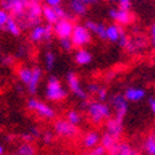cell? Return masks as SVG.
I'll use <instances>...</instances> for the list:
<instances>
[{
	"instance_id": "obj_32",
	"label": "cell",
	"mask_w": 155,
	"mask_h": 155,
	"mask_svg": "<svg viewBox=\"0 0 155 155\" xmlns=\"http://www.w3.org/2000/svg\"><path fill=\"white\" fill-rule=\"evenodd\" d=\"M10 15H9V12H6L5 10L3 9H0V30H4L5 29V25L9 20Z\"/></svg>"
},
{
	"instance_id": "obj_6",
	"label": "cell",
	"mask_w": 155,
	"mask_h": 155,
	"mask_svg": "<svg viewBox=\"0 0 155 155\" xmlns=\"http://www.w3.org/2000/svg\"><path fill=\"white\" fill-rule=\"evenodd\" d=\"M71 41L73 46L83 48L84 46L89 45L92 41V34L87 30V28L82 24H76L72 35H71Z\"/></svg>"
},
{
	"instance_id": "obj_25",
	"label": "cell",
	"mask_w": 155,
	"mask_h": 155,
	"mask_svg": "<svg viewBox=\"0 0 155 155\" xmlns=\"http://www.w3.org/2000/svg\"><path fill=\"white\" fill-rule=\"evenodd\" d=\"M42 18L45 19V21L47 22V25H51V26H54V25L60 20L56 15V11L54 8H50L47 5H42Z\"/></svg>"
},
{
	"instance_id": "obj_5",
	"label": "cell",
	"mask_w": 155,
	"mask_h": 155,
	"mask_svg": "<svg viewBox=\"0 0 155 155\" xmlns=\"http://www.w3.org/2000/svg\"><path fill=\"white\" fill-rule=\"evenodd\" d=\"M28 0H2L0 2V9L9 12V15L16 21H19L24 16Z\"/></svg>"
},
{
	"instance_id": "obj_22",
	"label": "cell",
	"mask_w": 155,
	"mask_h": 155,
	"mask_svg": "<svg viewBox=\"0 0 155 155\" xmlns=\"http://www.w3.org/2000/svg\"><path fill=\"white\" fill-rule=\"evenodd\" d=\"M74 61L77 64H81V66H86V64H89L93 60L92 54L89 52L86 48H78L74 52Z\"/></svg>"
},
{
	"instance_id": "obj_27",
	"label": "cell",
	"mask_w": 155,
	"mask_h": 155,
	"mask_svg": "<svg viewBox=\"0 0 155 155\" xmlns=\"http://www.w3.org/2000/svg\"><path fill=\"white\" fill-rule=\"evenodd\" d=\"M66 120L68 123H71L72 125L77 127V125H80L81 122H82V114L76 109H70L66 113Z\"/></svg>"
},
{
	"instance_id": "obj_13",
	"label": "cell",
	"mask_w": 155,
	"mask_h": 155,
	"mask_svg": "<svg viewBox=\"0 0 155 155\" xmlns=\"http://www.w3.org/2000/svg\"><path fill=\"white\" fill-rule=\"evenodd\" d=\"M123 120L122 119H118V118H109L108 120H106V133L110 134L112 137L119 139L123 134Z\"/></svg>"
},
{
	"instance_id": "obj_42",
	"label": "cell",
	"mask_w": 155,
	"mask_h": 155,
	"mask_svg": "<svg viewBox=\"0 0 155 155\" xmlns=\"http://www.w3.org/2000/svg\"><path fill=\"white\" fill-rule=\"evenodd\" d=\"M12 155H19V154H12Z\"/></svg>"
},
{
	"instance_id": "obj_21",
	"label": "cell",
	"mask_w": 155,
	"mask_h": 155,
	"mask_svg": "<svg viewBox=\"0 0 155 155\" xmlns=\"http://www.w3.org/2000/svg\"><path fill=\"white\" fill-rule=\"evenodd\" d=\"M68 8L72 14H74L76 16H84L88 10V5L86 4L84 0L83 2L82 0H71L68 3Z\"/></svg>"
},
{
	"instance_id": "obj_20",
	"label": "cell",
	"mask_w": 155,
	"mask_h": 155,
	"mask_svg": "<svg viewBox=\"0 0 155 155\" xmlns=\"http://www.w3.org/2000/svg\"><path fill=\"white\" fill-rule=\"evenodd\" d=\"M108 155H140L129 143H118V145L115 147Z\"/></svg>"
},
{
	"instance_id": "obj_19",
	"label": "cell",
	"mask_w": 155,
	"mask_h": 155,
	"mask_svg": "<svg viewBox=\"0 0 155 155\" xmlns=\"http://www.w3.org/2000/svg\"><path fill=\"white\" fill-rule=\"evenodd\" d=\"M99 141H101V135L92 130V132H88L83 135L82 138V145L86 149H94L96 147L99 145Z\"/></svg>"
},
{
	"instance_id": "obj_23",
	"label": "cell",
	"mask_w": 155,
	"mask_h": 155,
	"mask_svg": "<svg viewBox=\"0 0 155 155\" xmlns=\"http://www.w3.org/2000/svg\"><path fill=\"white\" fill-rule=\"evenodd\" d=\"M118 143H119V139L112 137V135L108 134V133L103 134V135L101 137V141H99L101 147H103V149H104L107 153H110L115 147L118 145Z\"/></svg>"
},
{
	"instance_id": "obj_38",
	"label": "cell",
	"mask_w": 155,
	"mask_h": 155,
	"mask_svg": "<svg viewBox=\"0 0 155 155\" xmlns=\"http://www.w3.org/2000/svg\"><path fill=\"white\" fill-rule=\"evenodd\" d=\"M0 62H2L3 64H5V66H11V64L14 63V57H11V56H3L2 58H0Z\"/></svg>"
},
{
	"instance_id": "obj_15",
	"label": "cell",
	"mask_w": 155,
	"mask_h": 155,
	"mask_svg": "<svg viewBox=\"0 0 155 155\" xmlns=\"http://www.w3.org/2000/svg\"><path fill=\"white\" fill-rule=\"evenodd\" d=\"M124 30L117 24H110L106 28V40L110 42H119L122 36H124Z\"/></svg>"
},
{
	"instance_id": "obj_7",
	"label": "cell",
	"mask_w": 155,
	"mask_h": 155,
	"mask_svg": "<svg viewBox=\"0 0 155 155\" xmlns=\"http://www.w3.org/2000/svg\"><path fill=\"white\" fill-rule=\"evenodd\" d=\"M54 36V28L51 25H36L30 30V40L32 42H48Z\"/></svg>"
},
{
	"instance_id": "obj_39",
	"label": "cell",
	"mask_w": 155,
	"mask_h": 155,
	"mask_svg": "<svg viewBox=\"0 0 155 155\" xmlns=\"http://www.w3.org/2000/svg\"><path fill=\"white\" fill-rule=\"evenodd\" d=\"M150 41L155 46V22H153L150 26Z\"/></svg>"
},
{
	"instance_id": "obj_43",
	"label": "cell",
	"mask_w": 155,
	"mask_h": 155,
	"mask_svg": "<svg viewBox=\"0 0 155 155\" xmlns=\"http://www.w3.org/2000/svg\"><path fill=\"white\" fill-rule=\"evenodd\" d=\"M83 155H87V154H83Z\"/></svg>"
},
{
	"instance_id": "obj_29",
	"label": "cell",
	"mask_w": 155,
	"mask_h": 155,
	"mask_svg": "<svg viewBox=\"0 0 155 155\" xmlns=\"http://www.w3.org/2000/svg\"><path fill=\"white\" fill-rule=\"evenodd\" d=\"M37 150L36 147L32 143H21L18 147V153L19 155H36Z\"/></svg>"
},
{
	"instance_id": "obj_18",
	"label": "cell",
	"mask_w": 155,
	"mask_h": 155,
	"mask_svg": "<svg viewBox=\"0 0 155 155\" xmlns=\"http://www.w3.org/2000/svg\"><path fill=\"white\" fill-rule=\"evenodd\" d=\"M86 92L94 94L99 102H106L107 98H108V91H107V88L99 86L98 83H89L87 86Z\"/></svg>"
},
{
	"instance_id": "obj_28",
	"label": "cell",
	"mask_w": 155,
	"mask_h": 155,
	"mask_svg": "<svg viewBox=\"0 0 155 155\" xmlns=\"http://www.w3.org/2000/svg\"><path fill=\"white\" fill-rule=\"evenodd\" d=\"M44 63H45V68L47 71H52L55 68L56 64V55L54 51H46L44 55Z\"/></svg>"
},
{
	"instance_id": "obj_3",
	"label": "cell",
	"mask_w": 155,
	"mask_h": 155,
	"mask_svg": "<svg viewBox=\"0 0 155 155\" xmlns=\"http://www.w3.org/2000/svg\"><path fill=\"white\" fill-rule=\"evenodd\" d=\"M68 96L66 88H64L61 83V81L57 78L56 76L51 74L45 87V97L50 102H61L63 99H66Z\"/></svg>"
},
{
	"instance_id": "obj_31",
	"label": "cell",
	"mask_w": 155,
	"mask_h": 155,
	"mask_svg": "<svg viewBox=\"0 0 155 155\" xmlns=\"http://www.w3.org/2000/svg\"><path fill=\"white\" fill-rule=\"evenodd\" d=\"M60 47L63 51H66V52H70V51H72L73 44L71 41V38H60Z\"/></svg>"
},
{
	"instance_id": "obj_11",
	"label": "cell",
	"mask_w": 155,
	"mask_h": 155,
	"mask_svg": "<svg viewBox=\"0 0 155 155\" xmlns=\"http://www.w3.org/2000/svg\"><path fill=\"white\" fill-rule=\"evenodd\" d=\"M109 18L114 21V24L119 25V26H124V25L132 24L134 20V16L130 11H124L118 8H112L108 11Z\"/></svg>"
},
{
	"instance_id": "obj_24",
	"label": "cell",
	"mask_w": 155,
	"mask_h": 155,
	"mask_svg": "<svg viewBox=\"0 0 155 155\" xmlns=\"http://www.w3.org/2000/svg\"><path fill=\"white\" fill-rule=\"evenodd\" d=\"M18 77L22 84L25 86H29L30 82H31V78H32V67H29V66H20L18 68Z\"/></svg>"
},
{
	"instance_id": "obj_33",
	"label": "cell",
	"mask_w": 155,
	"mask_h": 155,
	"mask_svg": "<svg viewBox=\"0 0 155 155\" xmlns=\"http://www.w3.org/2000/svg\"><path fill=\"white\" fill-rule=\"evenodd\" d=\"M117 8L120 9V10H124V11H130L132 9V2L130 0H119L117 3Z\"/></svg>"
},
{
	"instance_id": "obj_14",
	"label": "cell",
	"mask_w": 155,
	"mask_h": 155,
	"mask_svg": "<svg viewBox=\"0 0 155 155\" xmlns=\"http://www.w3.org/2000/svg\"><path fill=\"white\" fill-rule=\"evenodd\" d=\"M84 26L87 28V30L91 32V34H94L98 38L101 40H106V25L103 22H98V21H93V20H87Z\"/></svg>"
},
{
	"instance_id": "obj_8",
	"label": "cell",
	"mask_w": 155,
	"mask_h": 155,
	"mask_svg": "<svg viewBox=\"0 0 155 155\" xmlns=\"http://www.w3.org/2000/svg\"><path fill=\"white\" fill-rule=\"evenodd\" d=\"M66 82H67V86L70 88V91L78 99H81V101H87L88 99V93L86 92V89L82 87L81 81L78 78V76H77V73H74L73 71L67 72Z\"/></svg>"
},
{
	"instance_id": "obj_41",
	"label": "cell",
	"mask_w": 155,
	"mask_h": 155,
	"mask_svg": "<svg viewBox=\"0 0 155 155\" xmlns=\"http://www.w3.org/2000/svg\"><path fill=\"white\" fill-rule=\"evenodd\" d=\"M4 153H5V148L3 144H0V155H4Z\"/></svg>"
},
{
	"instance_id": "obj_12",
	"label": "cell",
	"mask_w": 155,
	"mask_h": 155,
	"mask_svg": "<svg viewBox=\"0 0 155 155\" xmlns=\"http://www.w3.org/2000/svg\"><path fill=\"white\" fill-rule=\"evenodd\" d=\"M54 32L58 38H71L74 24L71 20L67 19H61L54 25Z\"/></svg>"
},
{
	"instance_id": "obj_37",
	"label": "cell",
	"mask_w": 155,
	"mask_h": 155,
	"mask_svg": "<svg viewBox=\"0 0 155 155\" xmlns=\"http://www.w3.org/2000/svg\"><path fill=\"white\" fill-rule=\"evenodd\" d=\"M45 5L50 6V8H58V6H62V2L61 0H47V2L44 3Z\"/></svg>"
},
{
	"instance_id": "obj_40",
	"label": "cell",
	"mask_w": 155,
	"mask_h": 155,
	"mask_svg": "<svg viewBox=\"0 0 155 155\" xmlns=\"http://www.w3.org/2000/svg\"><path fill=\"white\" fill-rule=\"evenodd\" d=\"M149 104H150L151 112L155 114V98H150V99H149Z\"/></svg>"
},
{
	"instance_id": "obj_9",
	"label": "cell",
	"mask_w": 155,
	"mask_h": 155,
	"mask_svg": "<svg viewBox=\"0 0 155 155\" xmlns=\"http://www.w3.org/2000/svg\"><path fill=\"white\" fill-rule=\"evenodd\" d=\"M54 132L61 138L73 139L78 134V128L68 123L66 119H56L54 123Z\"/></svg>"
},
{
	"instance_id": "obj_36",
	"label": "cell",
	"mask_w": 155,
	"mask_h": 155,
	"mask_svg": "<svg viewBox=\"0 0 155 155\" xmlns=\"http://www.w3.org/2000/svg\"><path fill=\"white\" fill-rule=\"evenodd\" d=\"M21 139L24 140V143H32V140H35L36 138L30 132H28V133H22L21 134Z\"/></svg>"
},
{
	"instance_id": "obj_1",
	"label": "cell",
	"mask_w": 155,
	"mask_h": 155,
	"mask_svg": "<svg viewBox=\"0 0 155 155\" xmlns=\"http://www.w3.org/2000/svg\"><path fill=\"white\" fill-rule=\"evenodd\" d=\"M42 3L38 0H28V8L24 16L18 21L21 30L32 29L36 25L41 24L42 19Z\"/></svg>"
},
{
	"instance_id": "obj_35",
	"label": "cell",
	"mask_w": 155,
	"mask_h": 155,
	"mask_svg": "<svg viewBox=\"0 0 155 155\" xmlns=\"http://www.w3.org/2000/svg\"><path fill=\"white\" fill-rule=\"evenodd\" d=\"M87 155H107V151L103 149V147L98 145L94 149H92V151L89 153V154H87Z\"/></svg>"
},
{
	"instance_id": "obj_17",
	"label": "cell",
	"mask_w": 155,
	"mask_h": 155,
	"mask_svg": "<svg viewBox=\"0 0 155 155\" xmlns=\"http://www.w3.org/2000/svg\"><path fill=\"white\" fill-rule=\"evenodd\" d=\"M42 76H44V71L41 70V67H38V66L32 67V78H31L30 84L28 86V92L30 94H35L37 92V88L42 80Z\"/></svg>"
},
{
	"instance_id": "obj_44",
	"label": "cell",
	"mask_w": 155,
	"mask_h": 155,
	"mask_svg": "<svg viewBox=\"0 0 155 155\" xmlns=\"http://www.w3.org/2000/svg\"><path fill=\"white\" fill-rule=\"evenodd\" d=\"M154 47H155V46H154Z\"/></svg>"
},
{
	"instance_id": "obj_4",
	"label": "cell",
	"mask_w": 155,
	"mask_h": 155,
	"mask_svg": "<svg viewBox=\"0 0 155 155\" xmlns=\"http://www.w3.org/2000/svg\"><path fill=\"white\" fill-rule=\"evenodd\" d=\"M26 107L29 110L35 112L38 117H41L44 119L51 120V119H55V117H56V110L51 106H48L47 103H45L40 99L30 98L26 103Z\"/></svg>"
},
{
	"instance_id": "obj_2",
	"label": "cell",
	"mask_w": 155,
	"mask_h": 155,
	"mask_svg": "<svg viewBox=\"0 0 155 155\" xmlns=\"http://www.w3.org/2000/svg\"><path fill=\"white\" fill-rule=\"evenodd\" d=\"M86 112L89 120L94 125H101L103 122L112 118V108L106 102H99V101L89 102L86 108Z\"/></svg>"
},
{
	"instance_id": "obj_16",
	"label": "cell",
	"mask_w": 155,
	"mask_h": 155,
	"mask_svg": "<svg viewBox=\"0 0 155 155\" xmlns=\"http://www.w3.org/2000/svg\"><path fill=\"white\" fill-rule=\"evenodd\" d=\"M124 98L127 99V102H140L141 99H144L147 93L143 88L139 87H129L125 89L124 92Z\"/></svg>"
},
{
	"instance_id": "obj_26",
	"label": "cell",
	"mask_w": 155,
	"mask_h": 155,
	"mask_svg": "<svg viewBox=\"0 0 155 155\" xmlns=\"http://www.w3.org/2000/svg\"><path fill=\"white\" fill-rule=\"evenodd\" d=\"M5 31H8L10 35H12V36H15V37H18V36H20L21 35V28H20V25L18 24V21L14 19V18H9V20H8V22H6V25H5V29H4Z\"/></svg>"
},
{
	"instance_id": "obj_30",
	"label": "cell",
	"mask_w": 155,
	"mask_h": 155,
	"mask_svg": "<svg viewBox=\"0 0 155 155\" xmlns=\"http://www.w3.org/2000/svg\"><path fill=\"white\" fill-rule=\"evenodd\" d=\"M145 151L149 154V155H155V132L150 133L145 140H144V144H143Z\"/></svg>"
},
{
	"instance_id": "obj_10",
	"label": "cell",
	"mask_w": 155,
	"mask_h": 155,
	"mask_svg": "<svg viewBox=\"0 0 155 155\" xmlns=\"http://www.w3.org/2000/svg\"><path fill=\"white\" fill-rule=\"evenodd\" d=\"M112 107L114 110V118L123 120L128 113V102L123 93H115L110 97V108Z\"/></svg>"
},
{
	"instance_id": "obj_34",
	"label": "cell",
	"mask_w": 155,
	"mask_h": 155,
	"mask_svg": "<svg viewBox=\"0 0 155 155\" xmlns=\"http://www.w3.org/2000/svg\"><path fill=\"white\" fill-rule=\"evenodd\" d=\"M41 137H42V141L45 144H51L54 141V133L51 132V130H45L42 134H41Z\"/></svg>"
}]
</instances>
